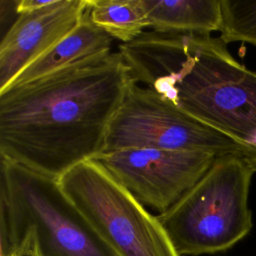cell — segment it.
<instances>
[{
	"mask_svg": "<svg viewBox=\"0 0 256 256\" xmlns=\"http://www.w3.org/2000/svg\"><path fill=\"white\" fill-rule=\"evenodd\" d=\"M134 82L119 51L0 92V154L59 179L102 153L107 131Z\"/></svg>",
	"mask_w": 256,
	"mask_h": 256,
	"instance_id": "cell-1",
	"label": "cell"
},
{
	"mask_svg": "<svg viewBox=\"0 0 256 256\" xmlns=\"http://www.w3.org/2000/svg\"><path fill=\"white\" fill-rule=\"evenodd\" d=\"M152 89L226 135L256 173V72L238 62L220 38L180 35L160 53Z\"/></svg>",
	"mask_w": 256,
	"mask_h": 256,
	"instance_id": "cell-2",
	"label": "cell"
},
{
	"mask_svg": "<svg viewBox=\"0 0 256 256\" xmlns=\"http://www.w3.org/2000/svg\"><path fill=\"white\" fill-rule=\"evenodd\" d=\"M1 256L35 233L41 256H120L62 191L58 180L1 159Z\"/></svg>",
	"mask_w": 256,
	"mask_h": 256,
	"instance_id": "cell-3",
	"label": "cell"
},
{
	"mask_svg": "<svg viewBox=\"0 0 256 256\" xmlns=\"http://www.w3.org/2000/svg\"><path fill=\"white\" fill-rule=\"evenodd\" d=\"M254 173L241 155L218 156L192 188L157 215L179 255L222 252L251 231L248 197Z\"/></svg>",
	"mask_w": 256,
	"mask_h": 256,
	"instance_id": "cell-4",
	"label": "cell"
},
{
	"mask_svg": "<svg viewBox=\"0 0 256 256\" xmlns=\"http://www.w3.org/2000/svg\"><path fill=\"white\" fill-rule=\"evenodd\" d=\"M58 183L120 256H181L158 220L96 160L71 168Z\"/></svg>",
	"mask_w": 256,
	"mask_h": 256,
	"instance_id": "cell-5",
	"label": "cell"
},
{
	"mask_svg": "<svg viewBox=\"0 0 256 256\" xmlns=\"http://www.w3.org/2000/svg\"><path fill=\"white\" fill-rule=\"evenodd\" d=\"M128 148L202 152L216 157L243 148L135 81L111 119L102 153Z\"/></svg>",
	"mask_w": 256,
	"mask_h": 256,
	"instance_id": "cell-6",
	"label": "cell"
},
{
	"mask_svg": "<svg viewBox=\"0 0 256 256\" xmlns=\"http://www.w3.org/2000/svg\"><path fill=\"white\" fill-rule=\"evenodd\" d=\"M216 156L149 148L100 153V163L139 202L162 213L207 172Z\"/></svg>",
	"mask_w": 256,
	"mask_h": 256,
	"instance_id": "cell-7",
	"label": "cell"
},
{
	"mask_svg": "<svg viewBox=\"0 0 256 256\" xmlns=\"http://www.w3.org/2000/svg\"><path fill=\"white\" fill-rule=\"evenodd\" d=\"M89 0H54L19 14L0 43V92L32 62L68 35L82 20Z\"/></svg>",
	"mask_w": 256,
	"mask_h": 256,
	"instance_id": "cell-8",
	"label": "cell"
},
{
	"mask_svg": "<svg viewBox=\"0 0 256 256\" xmlns=\"http://www.w3.org/2000/svg\"><path fill=\"white\" fill-rule=\"evenodd\" d=\"M113 41L90 20L87 9L82 20L68 35L27 66L8 87L22 85L86 59L108 54L112 52Z\"/></svg>",
	"mask_w": 256,
	"mask_h": 256,
	"instance_id": "cell-9",
	"label": "cell"
},
{
	"mask_svg": "<svg viewBox=\"0 0 256 256\" xmlns=\"http://www.w3.org/2000/svg\"><path fill=\"white\" fill-rule=\"evenodd\" d=\"M144 5L152 31L198 35L220 32L221 0H144Z\"/></svg>",
	"mask_w": 256,
	"mask_h": 256,
	"instance_id": "cell-10",
	"label": "cell"
},
{
	"mask_svg": "<svg viewBox=\"0 0 256 256\" xmlns=\"http://www.w3.org/2000/svg\"><path fill=\"white\" fill-rule=\"evenodd\" d=\"M90 20L113 40L128 43L148 28L144 0H89Z\"/></svg>",
	"mask_w": 256,
	"mask_h": 256,
	"instance_id": "cell-11",
	"label": "cell"
},
{
	"mask_svg": "<svg viewBox=\"0 0 256 256\" xmlns=\"http://www.w3.org/2000/svg\"><path fill=\"white\" fill-rule=\"evenodd\" d=\"M220 38L226 43L243 42L256 46V1L221 0Z\"/></svg>",
	"mask_w": 256,
	"mask_h": 256,
	"instance_id": "cell-12",
	"label": "cell"
},
{
	"mask_svg": "<svg viewBox=\"0 0 256 256\" xmlns=\"http://www.w3.org/2000/svg\"><path fill=\"white\" fill-rule=\"evenodd\" d=\"M10 256H41L36 242L35 233L27 230L20 238L16 248Z\"/></svg>",
	"mask_w": 256,
	"mask_h": 256,
	"instance_id": "cell-13",
	"label": "cell"
},
{
	"mask_svg": "<svg viewBox=\"0 0 256 256\" xmlns=\"http://www.w3.org/2000/svg\"><path fill=\"white\" fill-rule=\"evenodd\" d=\"M53 1L54 0H20L15 3V11L18 15L33 12L50 5Z\"/></svg>",
	"mask_w": 256,
	"mask_h": 256,
	"instance_id": "cell-14",
	"label": "cell"
}]
</instances>
